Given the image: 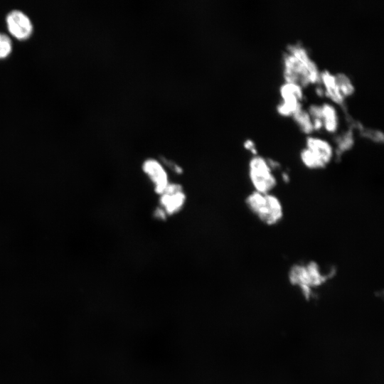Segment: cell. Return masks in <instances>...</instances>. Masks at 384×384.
Returning a JSON list of instances; mask_svg holds the SVG:
<instances>
[{
    "label": "cell",
    "instance_id": "22",
    "mask_svg": "<svg viewBox=\"0 0 384 384\" xmlns=\"http://www.w3.org/2000/svg\"><path fill=\"white\" fill-rule=\"evenodd\" d=\"M281 177L283 182L287 183L289 181L290 176L286 171H281Z\"/></svg>",
    "mask_w": 384,
    "mask_h": 384
},
{
    "label": "cell",
    "instance_id": "10",
    "mask_svg": "<svg viewBox=\"0 0 384 384\" xmlns=\"http://www.w3.org/2000/svg\"><path fill=\"white\" fill-rule=\"evenodd\" d=\"M356 132L347 127L345 129L339 130L333 135L332 144L334 147V159H340L342 156L349 151L356 142Z\"/></svg>",
    "mask_w": 384,
    "mask_h": 384
},
{
    "label": "cell",
    "instance_id": "5",
    "mask_svg": "<svg viewBox=\"0 0 384 384\" xmlns=\"http://www.w3.org/2000/svg\"><path fill=\"white\" fill-rule=\"evenodd\" d=\"M6 24L10 34L19 41L28 39L33 31L31 18L21 10L9 11L6 16Z\"/></svg>",
    "mask_w": 384,
    "mask_h": 384
},
{
    "label": "cell",
    "instance_id": "3",
    "mask_svg": "<svg viewBox=\"0 0 384 384\" xmlns=\"http://www.w3.org/2000/svg\"><path fill=\"white\" fill-rule=\"evenodd\" d=\"M247 174L253 191L272 193L278 181L275 173L270 167L267 158L260 155L252 156L248 162Z\"/></svg>",
    "mask_w": 384,
    "mask_h": 384
},
{
    "label": "cell",
    "instance_id": "6",
    "mask_svg": "<svg viewBox=\"0 0 384 384\" xmlns=\"http://www.w3.org/2000/svg\"><path fill=\"white\" fill-rule=\"evenodd\" d=\"M142 171L151 182L154 192L159 196L170 183L169 177L164 166L155 159H147L142 165Z\"/></svg>",
    "mask_w": 384,
    "mask_h": 384
},
{
    "label": "cell",
    "instance_id": "20",
    "mask_svg": "<svg viewBox=\"0 0 384 384\" xmlns=\"http://www.w3.org/2000/svg\"><path fill=\"white\" fill-rule=\"evenodd\" d=\"M154 217L160 220H164L167 215L161 207H157L154 211Z\"/></svg>",
    "mask_w": 384,
    "mask_h": 384
},
{
    "label": "cell",
    "instance_id": "1",
    "mask_svg": "<svg viewBox=\"0 0 384 384\" xmlns=\"http://www.w3.org/2000/svg\"><path fill=\"white\" fill-rule=\"evenodd\" d=\"M282 65L283 81L298 83L304 89L320 82L321 69L314 59L309 62H303L288 51L284 50Z\"/></svg>",
    "mask_w": 384,
    "mask_h": 384
},
{
    "label": "cell",
    "instance_id": "8",
    "mask_svg": "<svg viewBox=\"0 0 384 384\" xmlns=\"http://www.w3.org/2000/svg\"><path fill=\"white\" fill-rule=\"evenodd\" d=\"M320 84L324 89L325 99L343 109L346 99L338 87L335 73L326 68L321 70Z\"/></svg>",
    "mask_w": 384,
    "mask_h": 384
},
{
    "label": "cell",
    "instance_id": "19",
    "mask_svg": "<svg viewBox=\"0 0 384 384\" xmlns=\"http://www.w3.org/2000/svg\"><path fill=\"white\" fill-rule=\"evenodd\" d=\"M243 146L246 150H248L252 156L258 154V150L256 147L255 142L251 139H246L243 142Z\"/></svg>",
    "mask_w": 384,
    "mask_h": 384
},
{
    "label": "cell",
    "instance_id": "15",
    "mask_svg": "<svg viewBox=\"0 0 384 384\" xmlns=\"http://www.w3.org/2000/svg\"><path fill=\"white\" fill-rule=\"evenodd\" d=\"M303 106H304L303 102L280 100L276 105V111L283 117H292L293 114Z\"/></svg>",
    "mask_w": 384,
    "mask_h": 384
},
{
    "label": "cell",
    "instance_id": "18",
    "mask_svg": "<svg viewBox=\"0 0 384 384\" xmlns=\"http://www.w3.org/2000/svg\"><path fill=\"white\" fill-rule=\"evenodd\" d=\"M311 120H321V102H311L305 106Z\"/></svg>",
    "mask_w": 384,
    "mask_h": 384
},
{
    "label": "cell",
    "instance_id": "12",
    "mask_svg": "<svg viewBox=\"0 0 384 384\" xmlns=\"http://www.w3.org/2000/svg\"><path fill=\"white\" fill-rule=\"evenodd\" d=\"M291 118L302 133L306 136L314 134L312 120L305 106L297 110Z\"/></svg>",
    "mask_w": 384,
    "mask_h": 384
},
{
    "label": "cell",
    "instance_id": "9",
    "mask_svg": "<svg viewBox=\"0 0 384 384\" xmlns=\"http://www.w3.org/2000/svg\"><path fill=\"white\" fill-rule=\"evenodd\" d=\"M320 102L323 131L333 136L340 130L341 127L338 107L327 100Z\"/></svg>",
    "mask_w": 384,
    "mask_h": 384
},
{
    "label": "cell",
    "instance_id": "11",
    "mask_svg": "<svg viewBox=\"0 0 384 384\" xmlns=\"http://www.w3.org/2000/svg\"><path fill=\"white\" fill-rule=\"evenodd\" d=\"M281 100H297L303 102L305 99V89L299 84L283 81L279 87Z\"/></svg>",
    "mask_w": 384,
    "mask_h": 384
},
{
    "label": "cell",
    "instance_id": "7",
    "mask_svg": "<svg viewBox=\"0 0 384 384\" xmlns=\"http://www.w3.org/2000/svg\"><path fill=\"white\" fill-rule=\"evenodd\" d=\"M304 142V146L326 166L334 160V147L330 140L313 134L306 136Z\"/></svg>",
    "mask_w": 384,
    "mask_h": 384
},
{
    "label": "cell",
    "instance_id": "16",
    "mask_svg": "<svg viewBox=\"0 0 384 384\" xmlns=\"http://www.w3.org/2000/svg\"><path fill=\"white\" fill-rule=\"evenodd\" d=\"M358 133L361 137L368 139L373 142L383 143L384 140V135L383 132L376 129L365 127Z\"/></svg>",
    "mask_w": 384,
    "mask_h": 384
},
{
    "label": "cell",
    "instance_id": "13",
    "mask_svg": "<svg viewBox=\"0 0 384 384\" xmlns=\"http://www.w3.org/2000/svg\"><path fill=\"white\" fill-rule=\"evenodd\" d=\"M334 73L338 87L343 97L346 99L352 96L356 92V87L351 78L344 72Z\"/></svg>",
    "mask_w": 384,
    "mask_h": 384
},
{
    "label": "cell",
    "instance_id": "2",
    "mask_svg": "<svg viewBox=\"0 0 384 384\" xmlns=\"http://www.w3.org/2000/svg\"><path fill=\"white\" fill-rule=\"evenodd\" d=\"M245 201L247 209L266 225H277L284 216L282 201L273 193H262L252 191Z\"/></svg>",
    "mask_w": 384,
    "mask_h": 384
},
{
    "label": "cell",
    "instance_id": "4",
    "mask_svg": "<svg viewBox=\"0 0 384 384\" xmlns=\"http://www.w3.org/2000/svg\"><path fill=\"white\" fill-rule=\"evenodd\" d=\"M159 207L168 215L179 213L184 207L186 194L183 186L178 183L170 182L165 191L159 195Z\"/></svg>",
    "mask_w": 384,
    "mask_h": 384
},
{
    "label": "cell",
    "instance_id": "14",
    "mask_svg": "<svg viewBox=\"0 0 384 384\" xmlns=\"http://www.w3.org/2000/svg\"><path fill=\"white\" fill-rule=\"evenodd\" d=\"M299 159L304 167L310 170H321L326 167L321 161L305 146L299 151Z\"/></svg>",
    "mask_w": 384,
    "mask_h": 384
},
{
    "label": "cell",
    "instance_id": "17",
    "mask_svg": "<svg viewBox=\"0 0 384 384\" xmlns=\"http://www.w3.org/2000/svg\"><path fill=\"white\" fill-rule=\"evenodd\" d=\"M13 44L11 38L0 32V59L7 58L12 52Z\"/></svg>",
    "mask_w": 384,
    "mask_h": 384
},
{
    "label": "cell",
    "instance_id": "21",
    "mask_svg": "<svg viewBox=\"0 0 384 384\" xmlns=\"http://www.w3.org/2000/svg\"><path fill=\"white\" fill-rule=\"evenodd\" d=\"M314 87V92L315 95L319 98L325 99V95H324V89L322 87V85L320 84H316L313 86Z\"/></svg>",
    "mask_w": 384,
    "mask_h": 384
}]
</instances>
